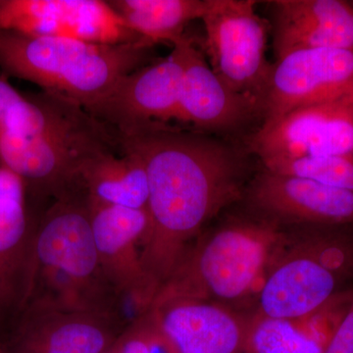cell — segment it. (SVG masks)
<instances>
[{
  "label": "cell",
  "instance_id": "obj_1",
  "mask_svg": "<svg viewBox=\"0 0 353 353\" xmlns=\"http://www.w3.org/2000/svg\"><path fill=\"white\" fill-rule=\"evenodd\" d=\"M117 134L121 150L138 155L148 173L150 223L141 263L153 303L192 239L240 199L245 160L219 139L169 123H150Z\"/></svg>",
  "mask_w": 353,
  "mask_h": 353
},
{
  "label": "cell",
  "instance_id": "obj_2",
  "mask_svg": "<svg viewBox=\"0 0 353 353\" xmlns=\"http://www.w3.org/2000/svg\"><path fill=\"white\" fill-rule=\"evenodd\" d=\"M120 152L117 131L83 106L44 90L22 94L0 72V165L24 181L28 196L67 199L85 165Z\"/></svg>",
  "mask_w": 353,
  "mask_h": 353
},
{
  "label": "cell",
  "instance_id": "obj_3",
  "mask_svg": "<svg viewBox=\"0 0 353 353\" xmlns=\"http://www.w3.org/2000/svg\"><path fill=\"white\" fill-rule=\"evenodd\" d=\"M290 238L268 218L221 227L190 246L150 308L181 299L221 304L259 292Z\"/></svg>",
  "mask_w": 353,
  "mask_h": 353
},
{
  "label": "cell",
  "instance_id": "obj_4",
  "mask_svg": "<svg viewBox=\"0 0 353 353\" xmlns=\"http://www.w3.org/2000/svg\"><path fill=\"white\" fill-rule=\"evenodd\" d=\"M145 39L103 44L0 31V69L87 109L123 77L153 61Z\"/></svg>",
  "mask_w": 353,
  "mask_h": 353
},
{
  "label": "cell",
  "instance_id": "obj_5",
  "mask_svg": "<svg viewBox=\"0 0 353 353\" xmlns=\"http://www.w3.org/2000/svg\"><path fill=\"white\" fill-rule=\"evenodd\" d=\"M118 299L99 261L87 204L73 197L52 201L37 222L25 304L117 314Z\"/></svg>",
  "mask_w": 353,
  "mask_h": 353
},
{
  "label": "cell",
  "instance_id": "obj_6",
  "mask_svg": "<svg viewBox=\"0 0 353 353\" xmlns=\"http://www.w3.org/2000/svg\"><path fill=\"white\" fill-rule=\"evenodd\" d=\"M347 227H314L290 238L272 266L250 320L299 321L321 308L353 278V233Z\"/></svg>",
  "mask_w": 353,
  "mask_h": 353
},
{
  "label": "cell",
  "instance_id": "obj_7",
  "mask_svg": "<svg viewBox=\"0 0 353 353\" xmlns=\"http://www.w3.org/2000/svg\"><path fill=\"white\" fill-rule=\"evenodd\" d=\"M202 16L209 65L228 87L261 101L272 69L266 59L268 25L253 0H206Z\"/></svg>",
  "mask_w": 353,
  "mask_h": 353
},
{
  "label": "cell",
  "instance_id": "obj_8",
  "mask_svg": "<svg viewBox=\"0 0 353 353\" xmlns=\"http://www.w3.org/2000/svg\"><path fill=\"white\" fill-rule=\"evenodd\" d=\"M126 327L115 313L30 301L0 334V353H101Z\"/></svg>",
  "mask_w": 353,
  "mask_h": 353
},
{
  "label": "cell",
  "instance_id": "obj_9",
  "mask_svg": "<svg viewBox=\"0 0 353 353\" xmlns=\"http://www.w3.org/2000/svg\"><path fill=\"white\" fill-rule=\"evenodd\" d=\"M353 101V48L292 51L272 65L261 101L264 122L296 109Z\"/></svg>",
  "mask_w": 353,
  "mask_h": 353
},
{
  "label": "cell",
  "instance_id": "obj_10",
  "mask_svg": "<svg viewBox=\"0 0 353 353\" xmlns=\"http://www.w3.org/2000/svg\"><path fill=\"white\" fill-rule=\"evenodd\" d=\"M189 39L185 34L166 57L123 77L105 97L85 110L117 131L176 120Z\"/></svg>",
  "mask_w": 353,
  "mask_h": 353
},
{
  "label": "cell",
  "instance_id": "obj_11",
  "mask_svg": "<svg viewBox=\"0 0 353 353\" xmlns=\"http://www.w3.org/2000/svg\"><path fill=\"white\" fill-rule=\"evenodd\" d=\"M0 31L103 44L141 39L101 0H0Z\"/></svg>",
  "mask_w": 353,
  "mask_h": 353
},
{
  "label": "cell",
  "instance_id": "obj_12",
  "mask_svg": "<svg viewBox=\"0 0 353 353\" xmlns=\"http://www.w3.org/2000/svg\"><path fill=\"white\" fill-rule=\"evenodd\" d=\"M250 145L262 163L353 155V101L296 109L263 122Z\"/></svg>",
  "mask_w": 353,
  "mask_h": 353
},
{
  "label": "cell",
  "instance_id": "obj_13",
  "mask_svg": "<svg viewBox=\"0 0 353 353\" xmlns=\"http://www.w3.org/2000/svg\"><path fill=\"white\" fill-rule=\"evenodd\" d=\"M24 181L0 165V333L19 314L31 284L37 222Z\"/></svg>",
  "mask_w": 353,
  "mask_h": 353
},
{
  "label": "cell",
  "instance_id": "obj_14",
  "mask_svg": "<svg viewBox=\"0 0 353 353\" xmlns=\"http://www.w3.org/2000/svg\"><path fill=\"white\" fill-rule=\"evenodd\" d=\"M253 205L268 219L314 227L353 225V192L303 176L265 170L250 190Z\"/></svg>",
  "mask_w": 353,
  "mask_h": 353
},
{
  "label": "cell",
  "instance_id": "obj_15",
  "mask_svg": "<svg viewBox=\"0 0 353 353\" xmlns=\"http://www.w3.org/2000/svg\"><path fill=\"white\" fill-rule=\"evenodd\" d=\"M88 211L99 261L118 296L134 299L150 311L152 301L139 248L150 229L148 211L121 206H97Z\"/></svg>",
  "mask_w": 353,
  "mask_h": 353
},
{
  "label": "cell",
  "instance_id": "obj_16",
  "mask_svg": "<svg viewBox=\"0 0 353 353\" xmlns=\"http://www.w3.org/2000/svg\"><path fill=\"white\" fill-rule=\"evenodd\" d=\"M150 313L176 353H245L248 319L223 304L181 299Z\"/></svg>",
  "mask_w": 353,
  "mask_h": 353
},
{
  "label": "cell",
  "instance_id": "obj_17",
  "mask_svg": "<svg viewBox=\"0 0 353 353\" xmlns=\"http://www.w3.org/2000/svg\"><path fill=\"white\" fill-rule=\"evenodd\" d=\"M276 58L314 48H353V6L341 0L272 1Z\"/></svg>",
  "mask_w": 353,
  "mask_h": 353
},
{
  "label": "cell",
  "instance_id": "obj_18",
  "mask_svg": "<svg viewBox=\"0 0 353 353\" xmlns=\"http://www.w3.org/2000/svg\"><path fill=\"white\" fill-rule=\"evenodd\" d=\"M259 112V102L228 87L190 38L176 121L204 131H219L240 126Z\"/></svg>",
  "mask_w": 353,
  "mask_h": 353
},
{
  "label": "cell",
  "instance_id": "obj_19",
  "mask_svg": "<svg viewBox=\"0 0 353 353\" xmlns=\"http://www.w3.org/2000/svg\"><path fill=\"white\" fill-rule=\"evenodd\" d=\"M88 208L121 206L148 210L150 199L145 164L134 153H108L94 158L79 174L73 194Z\"/></svg>",
  "mask_w": 353,
  "mask_h": 353
},
{
  "label": "cell",
  "instance_id": "obj_20",
  "mask_svg": "<svg viewBox=\"0 0 353 353\" xmlns=\"http://www.w3.org/2000/svg\"><path fill=\"white\" fill-rule=\"evenodd\" d=\"M108 3L130 29L153 46H173L185 36L192 21L201 19L208 7L206 0H111Z\"/></svg>",
  "mask_w": 353,
  "mask_h": 353
},
{
  "label": "cell",
  "instance_id": "obj_21",
  "mask_svg": "<svg viewBox=\"0 0 353 353\" xmlns=\"http://www.w3.org/2000/svg\"><path fill=\"white\" fill-rule=\"evenodd\" d=\"M328 343L284 319H248L245 353H324Z\"/></svg>",
  "mask_w": 353,
  "mask_h": 353
},
{
  "label": "cell",
  "instance_id": "obj_22",
  "mask_svg": "<svg viewBox=\"0 0 353 353\" xmlns=\"http://www.w3.org/2000/svg\"><path fill=\"white\" fill-rule=\"evenodd\" d=\"M263 165L266 170L312 179L353 192V155L275 160Z\"/></svg>",
  "mask_w": 353,
  "mask_h": 353
},
{
  "label": "cell",
  "instance_id": "obj_23",
  "mask_svg": "<svg viewBox=\"0 0 353 353\" xmlns=\"http://www.w3.org/2000/svg\"><path fill=\"white\" fill-rule=\"evenodd\" d=\"M119 353H152L146 313L128 325L116 341Z\"/></svg>",
  "mask_w": 353,
  "mask_h": 353
},
{
  "label": "cell",
  "instance_id": "obj_24",
  "mask_svg": "<svg viewBox=\"0 0 353 353\" xmlns=\"http://www.w3.org/2000/svg\"><path fill=\"white\" fill-rule=\"evenodd\" d=\"M324 353H353V296L347 314L341 320Z\"/></svg>",
  "mask_w": 353,
  "mask_h": 353
},
{
  "label": "cell",
  "instance_id": "obj_25",
  "mask_svg": "<svg viewBox=\"0 0 353 353\" xmlns=\"http://www.w3.org/2000/svg\"><path fill=\"white\" fill-rule=\"evenodd\" d=\"M101 353H119V352H118L117 345H116L115 343L112 347H109L108 350H104V352H102Z\"/></svg>",
  "mask_w": 353,
  "mask_h": 353
}]
</instances>
